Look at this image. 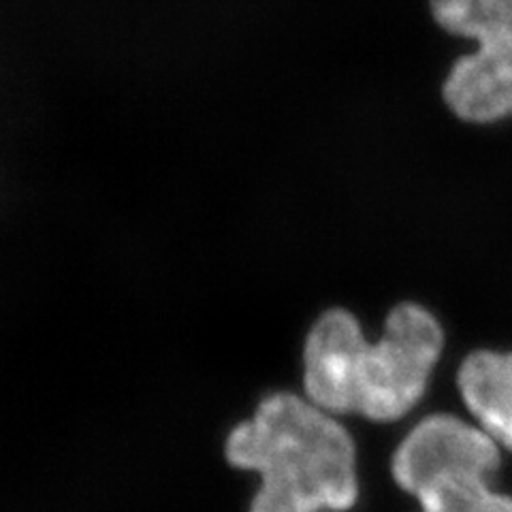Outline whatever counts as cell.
<instances>
[{
	"label": "cell",
	"mask_w": 512,
	"mask_h": 512,
	"mask_svg": "<svg viewBox=\"0 0 512 512\" xmlns=\"http://www.w3.org/2000/svg\"><path fill=\"white\" fill-rule=\"evenodd\" d=\"M440 350L436 318L414 303L391 312L376 346L365 342L355 316L331 310L308 335L303 384L320 410L393 421L421 399Z\"/></svg>",
	"instance_id": "cell-1"
},
{
	"label": "cell",
	"mask_w": 512,
	"mask_h": 512,
	"mask_svg": "<svg viewBox=\"0 0 512 512\" xmlns=\"http://www.w3.org/2000/svg\"><path fill=\"white\" fill-rule=\"evenodd\" d=\"M227 459L263 478L250 512H340L357 500L355 444L325 410L293 393L265 397L231 431Z\"/></svg>",
	"instance_id": "cell-2"
},
{
	"label": "cell",
	"mask_w": 512,
	"mask_h": 512,
	"mask_svg": "<svg viewBox=\"0 0 512 512\" xmlns=\"http://www.w3.org/2000/svg\"><path fill=\"white\" fill-rule=\"evenodd\" d=\"M429 7L446 32L480 45L446 77L448 109L478 124L512 116V0H429Z\"/></svg>",
	"instance_id": "cell-3"
},
{
	"label": "cell",
	"mask_w": 512,
	"mask_h": 512,
	"mask_svg": "<svg viewBox=\"0 0 512 512\" xmlns=\"http://www.w3.org/2000/svg\"><path fill=\"white\" fill-rule=\"evenodd\" d=\"M500 466L493 442L453 416H431L397 448L393 474L410 493L446 474L489 476Z\"/></svg>",
	"instance_id": "cell-4"
},
{
	"label": "cell",
	"mask_w": 512,
	"mask_h": 512,
	"mask_svg": "<svg viewBox=\"0 0 512 512\" xmlns=\"http://www.w3.org/2000/svg\"><path fill=\"white\" fill-rule=\"evenodd\" d=\"M459 387L480 423L512 448V355L476 352L461 367Z\"/></svg>",
	"instance_id": "cell-5"
},
{
	"label": "cell",
	"mask_w": 512,
	"mask_h": 512,
	"mask_svg": "<svg viewBox=\"0 0 512 512\" xmlns=\"http://www.w3.org/2000/svg\"><path fill=\"white\" fill-rule=\"evenodd\" d=\"M416 498L425 512H512V500L495 495L478 474H446L425 485Z\"/></svg>",
	"instance_id": "cell-6"
}]
</instances>
